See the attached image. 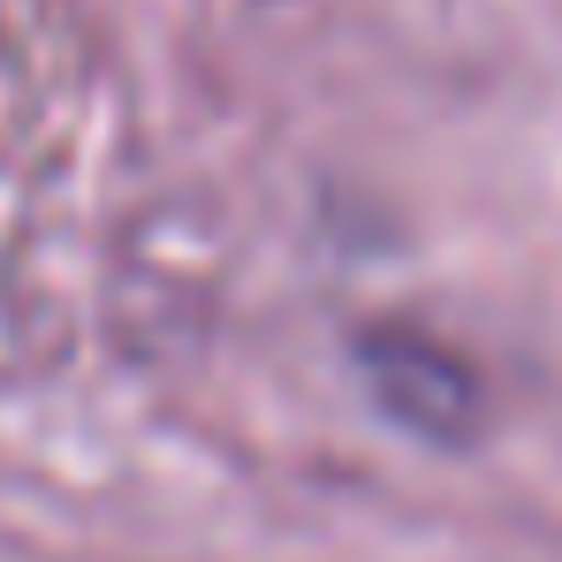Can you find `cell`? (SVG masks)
Masks as SVG:
<instances>
[{
	"label": "cell",
	"mask_w": 562,
	"mask_h": 562,
	"mask_svg": "<svg viewBox=\"0 0 562 562\" xmlns=\"http://www.w3.org/2000/svg\"><path fill=\"white\" fill-rule=\"evenodd\" d=\"M366 358V380H373L380 411L395 426H411L418 441H471L479 426V380H471L464 358L434 350L426 335H403V327H380L358 342Z\"/></svg>",
	"instance_id": "1"
}]
</instances>
